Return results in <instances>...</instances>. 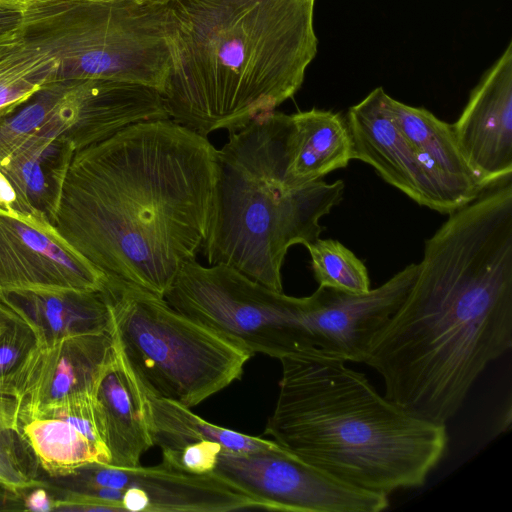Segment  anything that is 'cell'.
I'll list each match as a JSON object with an SVG mask.
<instances>
[{
    "label": "cell",
    "mask_w": 512,
    "mask_h": 512,
    "mask_svg": "<svg viewBox=\"0 0 512 512\" xmlns=\"http://www.w3.org/2000/svg\"><path fill=\"white\" fill-rule=\"evenodd\" d=\"M417 264L363 363L381 376L388 400L446 425L486 367L512 347V181L451 212Z\"/></svg>",
    "instance_id": "cell-1"
},
{
    "label": "cell",
    "mask_w": 512,
    "mask_h": 512,
    "mask_svg": "<svg viewBox=\"0 0 512 512\" xmlns=\"http://www.w3.org/2000/svg\"><path fill=\"white\" fill-rule=\"evenodd\" d=\"M217 174L207 136L171 118L141 121L68 149L48 219L103 271L160 298L206 239Z\"/></svg>",
    "instance_id": "cell-2"
},
{
    "label": "cell",
    "mask_w": 512,
    "mask_h": 512,
    "mask_svg": "<svg viewBox=\"0 0 512 512\" xmlns=\"http://www.w3.org/2000/svg\"><path fill=\"white\" fill-rule=\"evenodd\" d=\"M315 2L162 0L169 118L231 133L292 98L317 54Z\"/></svg>",
    "instance_id": "cell-3"
},
{
    "label": "cell",
    "mask_w": 512,
    "mask_h": 512,
    "mask_svg": "<svg viewBox=\"0 0 512 512\" xmlns=\"http://www.w3.org/2000/svg\"><path fill=\"white\" fill-rule=\"evenodd\" d=\"M265 435L351 487L389 496L423 486L446 454L445 424L402 409L343 359L305 350L279 359Z\"/></svg>",
    "instance_id": "cell-4"
},
{
    "label": "cell",
    "mask_w": 512,
    "mask_h": 512,
    "mask_svg": "<svg viewBox=\"0 0 512 512\" xmlns=\"http://www.w3.org/2000/svg\"><path fill=\"white\" fill-rule=\"evenodd\" d=\"M283 113L270 111L229 133L217 150L210 224L202 251L209 265L225 264L278 292L290 247L321 235L320 219L338 205L342 180L288 190L282 183Z\"/></svg>",
    "instance_id": "cell-5"
},
{
    "label": "cell",
    "mask_w": 512,
    "mask_h": 512,
    "mask_svg": "<svg viewBox=\"0 0 512 512\" xmlns=\"http://www.w3.org/2000/svg\"><path fill=\"white\" fill-rule=\"evenodd\" d=\"M102 294L115 350L148 394L191 408L240 379L252 357L132 283L109 276Z\"/></svg>",
    "instance_id": "cell-6"
},
{
    "label": "cell",
    "mask_w": 512,
    "mask_h": 512,
    "mask_svg": "<svg viewBox=\"0 0 512 512\" xmlns=\"http://www.w3.org/2000/svg\"><path fill=\"white\" fill-rule=\"evenodd\" d=\"M21 27L58 57L56 82L110 80L161 93L169 70L162 0H33Z\"/></svg>",
    "instance_id": "cell-7"
},
{
    "label": "cell",
    "mask_w": 512,
    "mask_h": 512,
    "mask_svg": "<svg viewBox=\"0 0 512 512\" xmlns=\"http://www.w3.org/2000/svg\"><path fill=\"white\" fill-rule=\"evenodd\" d=\"M164 300L252 356L280 359L305 350L303 297L270 289L225 264L185 263Z\"/></svg>",
    "instance_id": "cell-8"
},
{
    "label": "cell",
    "mask_w": 512,
    "mask_h": 512,
    "mask_svg": "<svg viewBox=\"0 0 512 512\" xmlns=\"http://www.w3.org/2000/svg\"><path fill=\"white\" fill-rule=\"evenodd\" d=\"M212 474L260 502L289 512H380L388 496L344 484L275 442L246 453L221 451Z\"/></svg>",
    "instance_id": "cell-9"
},
{
    "label": "cell",
    "mask_w": 512,
    "mask_h": 512,
    "mask_svg": "<svg viewBox=\"0 0 512 512\" xmlns=\"http://www.w3.org/2000/svg\"><path fill=\"white\" fill-rule=\"evenodd\" d=\"M68 491L120 512H230L263 505L215 474L193 475L164 464L115 467L88 464L64 476Z\"/></svg>",
    "instance_id": "cell-10"
},
{
    "label": "cell",
    "mask_w": 512,
    "mask_h": 512,
    "mask_svg": "<svg viewBox=\"0 0 512 512\" xmlns=\"http://www.w3.org/2000/svg\"><path fill=\"white\" fill-rule=\"evenodd\" d=\"M108 280L58 236L44 212L0 209V292H102Z\"/></svg>",
    "instance_id": "cell-11"
},
{
    "label": "cell",
    "mask_w": 512,
    "mask_h": 512,
    "mask_svg": "<svg viewBox=\"0 0 512 512\" xmlns=\"http://www.w3.org/2000/svg\"><path fill=\"white\" fill-rule=\"evenodd\" d=\"M417 270L418 264L411 263L365 293L319 286L303 297L300 325L305 350L363 363L372 337L401 305Z\"/></svg>",
    "instance_id": "cell-12"
},
{
    "label": "cell",
    "mask_w": 512,
    "mask_h": 512,
    "mask_svg": "<svg viewBox=\"0 0 512 512\" xmlns=\"http://www.w3.org/2000/svg\"><path fill=\"white\" fill-rule=\"evenodd\" d=\"M115 348L109 332L64 337L37 345L0 387L20 413L80 395H95Z\"/></svg>",
    "instance_id": "cell-13"
},
{
    "label": "cell",
    "mask_w": 512,
    "mask_h": 512,
    "mask_svg": "<svg viewBox=\"0 0 512 512\" xmlns=\"http://www.w3.org/2000/svg\"><path fill=\"white\" fill-rule=\"evenodd\" d=\"M386 96L378 87L349 108L345 119L353 159L372 166L385 182L419 205L450 214L453 209L444 190L393 120Z\"/></svg>",
    "instance_id": "cell-14"
},
{
    "label": "cell",
    "mask_w": 512,
    "mask_h": 512,
    "mask_svg": "<svg viewBox=\"0 0 512 512\" xmlns=\"http://www.w3.org/2000/svg\"><path fill=\"white\" fill-rule=\"evenodd\" d=\"M458 146L485 188L512 175V42L471 91L451 125Z\"/></svg>",
    "instance_id": "cell-15"
},
{
    "label": "cell",
    "mask_w": 512,
    "mask_h": 512,
    "mask_svg": "<svg viewBox=\"0 0 512 512\" xmlns=\"http://www.w3.org/2000/svg\"><path fill=\"white\" fill-rule=\"evenodd\" d=\"M280 148L282 183L288 190L304 188L353 160L346 119L330 110L283 113Z\"/></svg>",
    "instance_id": "cell-16"
},
{
    "label": "cell",
    "mask_w": 512,
    "mask_h": 512,
    "mask_svg": "<svg viewBox=\"0 0 512 512\" xmlns=\"http://www.w3.org/2000/svg\"><path fill=\"white\" fill-rule=\"evenodd\" d=\"M386 106L393 120L457 210L486 188L471 170L452 126L425 108L404 104L388 94Z\"/></svg>",
    "instance_id": "cell-17"
},
{
    "label": "cell",
    "mask_w": 512,
    "mask_h": 512,
    "mask_svg": "<svg viewBox=\"0 0 512 512\" xmlns=\"http://www.w3.org/2000/svg\"><path fill=\"white\" fill-rule=\"evenodd\" d=\"M0 310L30 327L37 345L64 337L109 332L110 313L102 292H0Z\"/></svg>",
    "instance_id": "cell-18"
},
{
    "label": "cell",
    "mask_w": 512,
    "mask_h": 512,
    "mask_svg": "<svg viewBox=\"0 0 512 512\" xmlns=\"http://www.w3.org/2000/svg\"><path fill=\"white\" fill-rule=\"evenodd\" d=\"M95 397L103 419L109 465H140L142 455L154 446L145 395L116 350Z\"/></svg>",
    "instance_id": "cell-19"
},
{
    "label": "cell",
    "mask_w": 512,
    "mask_h": 512,
    "mask_svg": "<svg viewBox=\"0 0 512 512\" xmlns=\"http://www.w3.org/2000/svg\"><path fill=\"white\" fill-rule=\"evenodd\" d=\"M98 81L54 82L14 115L0 117V167L25 142L51 123L76 117L81 124L93 110Z\"/></svg>",
    "instance_id": "cell-20"
},
{
    "label": "cell",
    "mask_w": 512,
    "mask_h": 512,
    "mask_svg": "<svg viewBox=\"0 0 512 512\" xmlns=\"http://www.w3.org/2000/svg\"><path fill=\"white\" fill-rule=\"evenodd\" d=\"M57 55L21 25L0 36V117L56 82Z\"/></svg>",
    "instance_id": "cell-21"
},
{
    "label": "cell",
    "mask_w": 512,
    "mask_h": 512,
    "mask_svg": "<svg viewBox=\"0 0 512 512\" xmlns=\"http://www.w3.org/2000/svg\"><path fill=\"white\" fill-rule=\"evenodd\" d=\"M143 393L153 444L161 449H176L188 443L209 440L220 443L224 451L246 453L275 444L272 440L217 426L193 413L189 407Z\"/></svg>",
    "instance_id": "cell-22"
},
{
    "label": "cell",
    "mask_w": 512,
    "mask_h": 512,
    "mask_svg": "<svg viewBox=\"0 0 512 512\" xmlns=\"http://www.w3.org/2000/svg\"><path fill=\"white\" fill-rule=\"evenodd\" d=\"M21 430L39 466L51 477H64L88 464H110L108 448L70 422L54 417L20 419Z\"/></svg>",
    "instance_id": "cell-23"
},
{
    "label": "cell",
    "mask_w": 512,
    "mask_h": 512,
    "mask_svg": "<svg viewBox=\"0 0 512 512\" xmlns=\"http://www.w3.org/2000/svg\"><path fill=\"white\" fill-rule=\"evenodd\" d=\"M78 121L76 117H65L51 123L18 148L0 167L26 212L41 211L37 204L47 194L41 169L46 151L64 132L72 131Z\"/></svg>",
    "instance_id": "cell-24"
},
{
    "label": "cell",
    "mask_w": 512,
    "mask_h": 512,
    "mask_svg": "<svg viewBox=\"0 0 512 512\" xmlns=\"http://www.w3.org/2000/svg\"><path fill=\"white\" fill-rule=\"evenodd\" d=\"M20 406L13 397L0 394V488L23 496L42 486L39 464L20 425Z\"/></svg>",
    "instance_id": "cell-25"
},
{
    "label": "cell",
    "mask_w": 512,
    "mask_h": 512,
    "mask_svg": "<svg viewBox=\"0 0 512 512\" xmlns=\"http://www.w3.org/2000/svg\"><path fill=\"white\" fill-rule=\"evenodd\" d=\"M305 247L310 255L314 278L320 287L356 294L371 289L366 266L339 241L319 237Z\"/></svg>",
    "instance_id": "cell-26"
},
{
    "label": "cell",
    "mask_w": 512,
    "mask_h": 512,
    "mask_svg": "<svg viewBox=\"0 0 512 512\" xmlns=\"http://www.w3.org/2000/svg\"><path fill=\"white\" fill-rule=\"evenodd\" d=\"M222 450L220 443L209 440L188 443L176 449H161L162 464L188 474H212Z\"/></svg>",
    "instance_id": "cell-27"
},
{
    "label": "cell",
    "mask_w": 512,
    "mask_h": 512,
    "mask_svg": "<svg viewBox=\"0 0 512 512\" xmlns=\"http://www.w3.org/2000/svg\"><path fill=\"white\" fill-rule=\"evenodd\" d=\"M2 313L7 317L8 325L0 335V387L37 344L28 325Z\"/></svg>",
    "instance_id": "cell-28"
},
{
    "label": "cell",
    "mask_w": 512,
    "mask_h": 512,
    "mask_svg": "<svg viewBox=\"0 0 512 512\" xmlns=\"http://www.w3.org/2000/svg\"><path fill=\"white\" fill-rule=\"evenodd\" d=\"M24 509L28 511L48 512L53 510V498H51L41 486L28 490L23 495Z\"/></svg>",
    "instance_id": "cell-29"
},
{
    "label": "cell",
    "mask_w": 512,
    "mask_h": 512,
    "mask_svg": "<svg viewBox=\"0 0 512 512\" xmlns=\"http://www.w3.org/2000/svg\"><path fill=\"white\" fill-rule=\"evenodd\" d=\"M0 209L26 212L20 204L12 185L0 171ZM30 213V212H29Z\"/></svg>",
    "instance_id": "cell-30"
},
{
    "label": "cell",
    "mask_w": 512,
    "mask_h": 512,
    "mask_svg": "<svg viewBox=\"0 0 512 512\" xmlns=\"http://www.w3.org/2000/svg\"><path fill=\"white\" fill-rule=\"evenodd\" d=\"M23 11L0 9V35L18 28L22 23Z\"/></svg>",
    "instance_id": "cell-31"
},
{
    "label": "cell",
    "mask_w": 512,
    "mask_h": 512,
    "mask_svg": "<svg viewBox=\"0 0 512 512\" xmlns=\"http://www.w3.org/2000/svg\"><path fill=\"white\" fill-rule=\"evenodd\" d=\"M25 510L23 497L0 488V511Z\"/></svg>",
    "instance_id": "cell-32"
},
{
    "label": "cell",
    "mask_w": 512,
    "mask_h": 512,
    "mask_svg": "<svg viewBox=\"0 0 512 512\" xmlns=\"http://www.w3.org/2000/svg\"><path fill=\"white\" fill-rule=\"evenodd\" d=\"M33 0H0V9L24 11Z\"/></svg>",
    "instance_id": "cell-33"
},
{
    "label": "cell",
    "mask_w": 512,
    "mask_h": 512,
    "mask_svg": "<svg viewBox=\"0 0 512 512\" xmlns=\"http://www.w3.org/2000/svg\"><path fill=\"white\" fill-rule=\"evenodd\" d=\"M57 1L109 3V2H121V1L149 2V1H153V0H57Z\"/></svg>",
    "instance_id": "cell-34"
},
{
    "label": "cell",
    "mask_w": 512,
    "mask_h": 512,
    "mask_svg": "<svg viewBox=\"0 0 512 512\" xmlns=\"http://www.w3.org/2000/svg\"><path fill=\"white\" fill-rule=\"evenodd\" d=\"M8 325L7 317L0 311V335L5 331Z\"/></svg>",
    "instance_id": "cell-35"
}]
</instances>
